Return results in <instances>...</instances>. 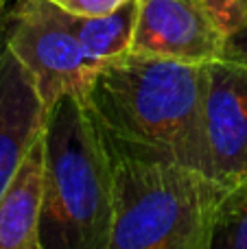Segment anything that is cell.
<instances>
[{
	"mask_svg": "<svg viewBox=\"0 0 247 249\" xmlns=\"http://www.w3.org/2000/svg\"><path fill=\"white\" fill-rule=\"evenodd\" d=\"M217 20L228 39L247 26V0H199Z\"/></svg>",
	"mask_w": 247,
	"mask_h": 249,
	"instance_id": "11",
	"label": "cell"
},
{
	"mask_svg": "<svg viewBox=\"0 0 247 249\" xmlns=\"http://www.w3.org/2000/svg\"><path fill=\"white\" fill-rule=\"evenodd\" d=\"M53 2L77 16H103L118 9L125 0H53Z\"/></svg>",
	"mask_w": 247,
	"mask_h": 249,
	"instance_id": "12",
	"label": "cell"
},
{
	"mask_svg": "<svg viewBox=\"0 0 247 249\" xmlns=\"http://www.w3.org/2000/svg\"><path fill=\"white\" fill-rule=\"evenodd\" d=\"M103 140L114 212L107 249H212L226 188L206 173L121 140L107 129Z\"/></svg>",
	"mask_w": 247,
	"mask_h": 249,
	"instance_id": "2",
	"label": "cell"
},
{
	"mask_svg": "<svg viewBox=\"0 0 247 249\" xmlns=\"http://www.w3.org/2000/svg\"><path fill=\"white\" fill-rule=\"evenodd\" d=\"M46 112L29 70L0 35V195L42 136Z\"/></svg>",
	"mask_w": 247,
	"mask_h": 249,
	"instance_id": "7",
	"label": "cell"
},
{
	"mask_svg": "<svg viewBox=\"0 0 247 249\" xmlns=\"http://www.w3.org/2000/svg\"><path fill=\"white\" fill-rule=\"evenodd\" d=\"M42 249H107L112 168L103 129L86 96L66 94L44 123Z\"/></svg>",
	"mask_w": 247,
	"mask_h": 249,
	"instance_id": "3",
	"label": "cell"
},
{
	"mask_svg": "<svg viewBox=\"0 0 247 249\" xmlns=\"http://www.w3.org/2000/svg\"><path fill=\"white\" fill-rule=\"evenodd\" d=\"M204 64L125 53L92 77L86 101L101 127L210 177Z\"/></svg>",
	"mask_w": 247,
	"mask_h": 249,
	"instance_id": "1",
	"label": "cell"
},
{
	"mask_svg": "<svg viewBox=\"0 0 247 249\" xmlns=\"http://www.w3.org/2000/svg\"><path fill=\"white\" fill-rule=\"evenodd\" d=\"M228 53H236V55L247 57V26L230 37V42H228Z\"/></svg>",
	"mask_w": 247,
	"mask_h": 249,
	"instance_id": "13",
	"label": "cell"
},
{
	"mask_svg": "<svg viewBox=\"0 0 247 249\" xmlns=\"http://www.w3.org/2000/svg\"><path fill=\"white\" fill-rule=\"evenodd\" d=\"M2 35L46 109L66 94H88L96 70L83 55L70 11L53 0H9Z\"/></svg>",
	"mask_w": 247,
	"mask_h": 249,
	"instance_id": "4",
	"label": "cell"
},
{
	"mask_svg": "<svg viewBox=\"0 0 247 249\" xmlns=\"http://www.w3.org/2000/svg\"><path fill=\"white\" fill-rule=\"evenodd\" d=\"M212 249H247V188L226 197Z\"/></svg>",
	"mask_w": 247,
	"mask_h": 249,
	"instance_id": "10",
	"label": "cell"
},
{
	"mask_svg": "<svg viewBox=\"0 0 247 249\" xmlns=\"http://www.w3.org/2000/svg\"><path fill=\"white\" fill-rule=\"evenodd\" d=\"M42 208L44 140L39 136L0 195V249H42Z\"/></svg>",
	"mask_w": 247,
	"mask_h": 249,
	"instance_id": "8",
	"label": "cell"
},
{
	"mask_svg": "<svg viewBox=\"0 0 247 249\" xmlns=\"http://www.w3.org/2000/svg\"><path fill=\"white\" fill-rule=\"evenodd\" d=\"M131 53L208 64L228 55V35L199 0H136Z\"/></svg>",
	"mask_w": 247,
	"mask_h": 249,
	"instance_id": "6",
	"label": "cell"
},
{
	"mask_svg": "<svg viewBox=\"0 0 247 249\" xmlns=\"http://www.w3.org/2000/svg\"><path fill=\"white\" fill-rule=\"evenodd\" d=\"M136 0H125L118 9L103 16H77L72 13V26L83 48V55L94 70L105 61L131 51L136 29Z\"/></svg>",
	"mask_w": 247,
	"mask_h": 249,
	"instance_id": "9",
	"label": "cell"
},
{
	"mask_svg": "<svg viewBox=\"0 0 247 249\" xmlns=\"http://www.w3.org/2000/svg\"><path fill=\"white\" fill-rule=\"evenodd\" d=\"M7 2L9 0H0V35H2V26H4V11H7Z\"/></svg>",
	"mask_w": 247,
	"mask_h": 249,
	"instance_id": "14",
	"label": "cell"
},
{
	"mask_svg": "<svg viewBox=\"0 0 247 249\" xmlns=\"http://www.w3.org/2000/svg\"><path fill=\"white\" fill-rule=\"evenodd\" d=\"M204 68L210 177L228 195H236L247 188V57L228 53Z\"/></svg>",
	"mask_w": 247,
	"mask_h": 249,
	"instance_id": "5",
	"label": "cell"
}]
</instances>
